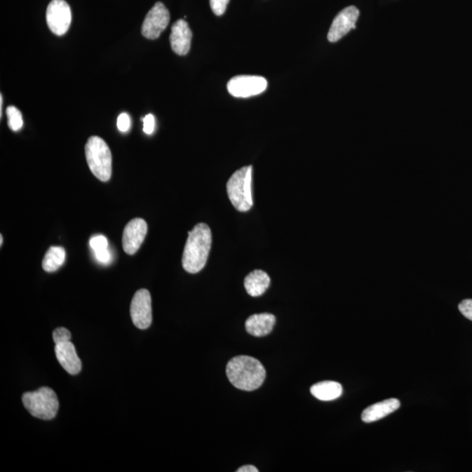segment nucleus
Masks as SVG:
<instances>
[{"label": "nucleus", "mask_w": 472, "mask_h": 472, "mask_svg": "<svg viewBox=\"0 0 472 472\" xmlns=\"http://www.w3.org/2000/svg\"><path fill=\"white\" fill-rule=\"evenodd\" d=\"M226 372L231 384L243 391H254L260 388L266 377L265 368L261 362L245 355L233 358L227 365Z\"/></svg>", "instance_id": "nucleus-1"}, {"label": "nucleus", "mask_w": 472, "mask_h": 472, "mask_svg": "<svg viewBox=\"0 0 472 472\" xmlns=\"http://www.w3.org/2000/svg\"><path fill=\"white\" fill-rule=\"evenodd\" d=\"M211 245V229L205 223H198L188 232L182 257L184 271L191 274L202 271L207 264Z\"/></svg>", "instance_id": "nucleus-2"}, {"label": "nucleus", "mask_w": 472, "mask_h": 472, "mask_svg": "<svg viewBox=\"0 0 472 472\" xmlns=\"http://www.w3.org/2000/svg\"><path fill=\"white\" fill-rule=\"evenodd\" d=\"M85 154L88 168L102 182L111 180L112 173V157L108 144L102 138L93 136L88 138L85 147Z\"/></svg>", "instance_id": "nucleus-3"}, {"label": "nucleus", "mask_w": 472, "mask_h": 472, "mask_svg": "<svg viewBox=\"0 0 472 472\" xmlns=\"http://www.w3.org/2000/svg\"><path fill=\"white\" fill-rule=\"evenodd\" d=\"M252 166L237 170L227 184L230 201L236 210L247 212L253 205L251 194Z\"/></svg>", "instance_id": "nucleus-4"}, {"label": "nucleus", "mask_w": 472, "mask_h": 472, "mask_svg": "<svg viewBox=\"0 0 472 472\" xmlns=\"http://www.w3.org/2000/svg\"><path fill=\"white\" fill-rule=\"evenodd\" d=\"M22 402L28 412L42 420H51L58 412V396L54 390L47 386H43L34 392L25 393Z\"/></svg>", "instance_id": "nucleus-5"}, {"label": "nucleus", "mask_w": 472, "mask_h": 472, "mask_svg": "<svg viewBox=\"0 0 472 472\" xmlns=\"http://www.w3.org/2000/svg\"><path fill=\"white\" fill-rule=\"evenodd\" d=\"M227 87L233 97L248 98L264 92L268 87V83L262 76H238L229 81Z\"/></svg>", "instance_id": "nucleus-6"}, {"label": "nucleus", "mask_w": 472, "mask_h": 472, "mask_svg": "<svg viewBox=\"0 0 472 472\" xmlns=\"http://www.w3.org/2000/svg\"><path fill=\"white\" fill-rule=\"evenodd\" d=\"M169 22V11L164 4L157 2L145 17L143 25H142V35L149 40H156L168 27Z\"/></svg>", "instance_id": "nucleus-7"}, {"label": "nucleus", "mask_w": 472, "mask_h": 472, "mask_svg": "<svg viewBox=\"0 0 472 472\" xmlns=\"http://www.w3.org/2000/svg\"><path fill=\"white\" fill-rule=\"evenodd\" d=\"M72 21L69 4L64 0H52L47 10V23L49 29L58 36L67 33Z\"/></svg>", "instance_id": "nucleus-8"}, {"label": "nucleus", "mask_w": 472, "mask_h": 472, "mask_svg": "<svg viewBox=\"0 0 472 472\" xmlns=\"http://www.w3.org/2000/svg\"><path fill=\"white\" fill-rule=\"evenodd\" d=\"M130 316L138 329L150 328L152 322L151 297L147 290H137L131 301Z\"/></svg>", "instance_id": "nucleus-9"}, {"label": "nucleus", "mask_w": 472, "mask_h": 472, "mask_svg": "<svg viewBox=\"0 0 472 472\" xmlns=\"http://www.w3.org/2000/svg\"><path fill=\"white\" fill-rule=\"evenodd\" d=\"M360 16V11L356 6H351L340 11L338 15L333 20L331 28L328 35L330 42H337L346 36L351 30L356 28L358 18Z\"/></svg>", "instance_id": "nucleus-10"}, {"label": "nucleus", "mask_w": 472, "mask_h": 472, "mask_svg": "<svg viewBox=\"0 0 472 472\" xmlns=\"http://www.w3.org/2000/svg\"><path fill=\"white\" fill-rule=\"evenodd\" d=\"M147 234V223L144 220H131L124 228L123 233V248L128 255L136 254L140 250Z\"/></svg>", "instance_id": "nucleus-11"}, {"label": "nucleus", "mask_w": 472, "mask_h": 472, "mask_svg": "<svg viewBox=\"0 0 472 472\" xmlns=\"http://www.w3.org/2000/svg\"><path fill=\"white\" fill-rule=\"evenodd\" d=\"M193 33L186 20H179L173 25L170 43L177 55H186L190 51Z\"/></svg>", "instance_id": "nucleus-12"}, {"label": "nucleus", "mask_w": 472, "mask_h": 472, "mask_svg": "<svg viewBox=\"0 0 472 472\" xmlns=\"http://www.w3.org/2000/svg\"><path fill=\"white\" fill-rule=\"evenodd\" d=\"M55 354L60 364L69 375H76L81 370V361L76 347L70 342L55 345Z\"/></svg>", "instance_id": "nucleus-13"}, {"label": "nucleus", "mask_w": 472, "mask_h": 472, "mask_svg": "<svg viewBox=\"0 0 472 472\" xmlns=\"http://www.w3.org/2000/svg\"><path fill=\"white\" fill-rule=\"evenodd\" d=\"M400 406V400L396 398L386 399L381 403L372 404L365 409L361 414L362 421L371 424L388 417L395 412Z\"/></svg>", "instance_id": "nucleus-14"}, {"label": "nucleus", "mask_w": 472, "mask_h": 472, "mask_svg": "<svg viewBox=\"0 0 472 472\" xmlns=\"http://www.w3.org/2000/svg\"><path fill=\"white\" fill-rule=\"evenodd\" d=\"M276 321V317L272 314H254L247 319L245 328L252 336L264 337L272 332Z\"/></svg>", "instance_id": "nucleus-15"}, {"label": "nucleus", "mask_w": 472, "mask_h": 472, "mask_svg": "<svg viewBox=\"0 0 472 472\" xmlns=\"http://www.w3.org/2000/svg\"><path fill=\"white\" fill-rule=\"evenodd\" d=\"M271 285V278L267 273L257 269L252 271L244 280V287L248 295L254 297L264 294Z\"/></svg>", "instance_id": "nucleus-16"}, {"label": "nucleus", "mask_w": 472, "mask_h": 472, "mask_svg": "<svg viewBox=\"0 0 472 472\" xmlns=\"http://www.w3.org/2000/svg\"><path fill=\"white\" fill-rule=\"evenodd\" d=\"M311 395L321 400L328 402L338 399L342 396L343 388L342 384L336 382H318L311 388Z\"/></svg>", "instance_id": "nucleus-17"}, {"label": "nucleus", "mask_w": 472, "mask_h": 472, "mask_svg": "<svg viewBox=\"0 0 472 472\" xmlns=\"http://www.w3.org/2000/svg\"><path fill=\"white\" fill-rule=\"evenodd\" d=\"M66 260V251L62 247H51L42 261V268L47 272H55Z\"/></svg>", "instance_id": "nucleus-18"}, {"label": "nucleus", "mask_w": 472, "mask_h": 472, "mask_svg": "<svg viewBox=\"0 0 472 472\" xmlns=\"http://www.w3.org/2000/svg\"><path fill=\"white\" fill-rule=\"evenodd\" d=\"M6 116L11 130L18 131L23 127L22 114H21L19 109L14 107V106H9L6 109Z\"/></svg>", "instance_id": "nucleus-19"}, {"label": "nucleus", "mask_w": 472, "mask_h": 472, "mask_svg": "<svg viewBox=\"0 0 472 472\" xmlns=\"http://www.w3.org/2000/svg\"><path fill=\"white\" fill-rule=\"evenodd\" d=\"M53 339H54L55 345L69 342L71 339V333L69 330L64 328H60L55 329V332H53Z\"/></svg>", "instance_id": "nucleus-20"}, {"label": "nucleus", "mask_w": 472, "mask_h": 472, "mask_svg": "<svg viewBox=\"0 0 472 472\" xmlns=\"http://www.w3.org/2000/svg\"><path fill=\"white\" fill-rule=\"evenodd\" d=\"M90 245L94 251L105 250L109 247L107 238L104 236H95L90 240Z\"/></svg>", "instance_id": "nucleus-21"}, {"label": "nucleus", "mask_w": 472, "mask_h": 472, "mask_svg": "<svg viewBox=\"0 0 472 472\" xmlns=\"http://www.w3.org/2000/svg\"><path fill=\"white\" fill-rule=\"evenodd\" d=\"M229 0H210V6L213 13L216 16H222L226 12L227 6H228Z\"/></svg>", "instance_id": "nucleus-22"}, {"label": "nucleus", "mask_w": 472, "mask_h": 472, "mask_svg": "<svg viewBox=\"0 0 472 472\" xmlns=\"http://www.w3.org/2000/svg\"><path fill=\"white\" fill-rule=\"evenodd\" d=\"M459 309L464 317L472 321V299H464L461 302Z\"/></svg>", "instance_id": "nucleus-23"}, {"label": "nucleus", "mask_w": 472, "mask_h": 472, "mask_svg": "<svg viewBox=\"0 0 472 472\" xmlns=\"http://www.w3.org/2000/svg\"><path fill=\"white\" fill-rule=\"evenodd\" d=\"M118 128L121 133H127L130 128V118L127 113H122L118 119Z\"/></svg>", "instance_id": "nucleus-24"}, {"label": "nucleus", "mask_w": 472, "mask_h": 472, "mask_svg": "<svg viewBox=\"0 0 472 472\" xmlns=\"http://www.w3.org/2000/svg\"><path fill=\"white\" fill-rule=\"evenodd\" d=\"M144 122V133L147 135H151L155 130V119L154 115L148 114L144 119H142Z\"/></svg>", "instance_id": "nucleus-25"}, {"label": "nucleus", "mask_w": 472, "mask_h": 472, "mask_svg": "<svg viewBox=\"0 0 472 472\" xmlns=\"http://www.w3.org/2000/svg\"><path fill=\"white\" fill-rule=\"evenodd\" d=\"M94 253L95 258H97L99 262H102V264H109V262H111L112 254L108 248H105V250L94 251Z\"/></svg>", "instance_id": "nucleus-26"}, {"label": "nucleus", "mask_w": 472, "mask_h": 472, "mask_svg": "<svg viewBox=\"0 0 472 472\" xmlns=\"http://www.w3.org/2000/svg\"><path fill=\"white\" fill-rule=\"evenodd\" d=\"M257 467L254 466H244L237 470V472H258Z\"/></svg>", "instance_id": "nucleus-27"}, {"label": "nucleus", "mask_w": 472, "mask_h": 472, "mask_svg": "<svg viewBox=\"0 0 472 472\" xmlns=\"http://www.w3.org/2000/svg\"><path fill=\"white\" fill-rule=\"evenodd\" d=\"M3 95H0V116H2Z\"/></svg>", "instance_id": "nucleus-28"}, {"label": "nucleus", "mask_w": 472, "mask_h": 472, "mask_svg": "<svg viewBox=\"0 0 472 472\" xmlns=\"http://www.w3.org/2000/svg\"><path fill=\"white\" fill-rule=\"evenodd\" d=\"M0 240H1V241H0V245H1V246H2V244H3V236H2V235L0 236Z\"/></svg>", "instance_id": "nucleus-29"}]
</instances>
